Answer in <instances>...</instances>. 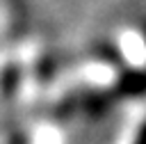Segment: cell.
Segmentation results:
<instances>
[{
    "mask_svg": "<svg viewBox=\"0 0 146 144\" xmlns=\"http://www.w3.org/2000/svg\"><path fill=\"white\" fill-rule=\"evenodd\" d=\"M119 96H141L146 94V71H128L119 85H116Z\"/></svg>",
    "mask_w": 146,
    "mask_h": 144,
    "instance_id": "6da1fadb",
    "label": "cell"
},
{
    "mask_svg": "<svg viewBox=\"0 0 146 144\" xmlns=\"http://www.w3.org/2000/svg\"><path fill=\"white\" fill-rule=\"evenodd\" d=\"M135 144H146V123L139 128V133H137V139H135Z\"/></svg>",
    "mask_w": 146,
    "mask_h": 144,
    "instance_id": "7a4b0ae2",
    "label": "cell"
}]
</instances>
